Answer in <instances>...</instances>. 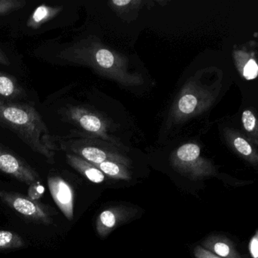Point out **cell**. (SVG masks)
<instances>
[{"label": "cell", "instance_id": "cell-10", "mask_svg": "<svg viewBox=\"0 0 258 258\" xmlns=\"http://www.w3.org/2000/svg\"><path fill=\"white\" fill-rule=\"evenodd\" d=\"M25 246V240L19 234L11 231L0 230V250L22 248Z\"/></svg>", "mask_w": 258, "mask_h": 258}, {"label": "cell", "instance_id": "cell-23", "mask_svg": "<svg viewBox=\"0 0 258 258\" xmlns=\"http://www.w3.org/2000/svg\"><path fill=\"white\" fill-rule=\"evenodd\" d=\"M112 3L114 5L119 6V7H124L131 4V0H114Z\"/></svg>", "mask_w": 258, "mask_h": 258}, {"label": "cell", "instance_id": "cell-21", "mask_svg": "<svg viewBox=\"0 0 258 258\" xmlns=\"http://www.w3.org/2000/svg\"><path fill=\"white\" fill-rule=\"evenodd\" d=\"M194 255L196 258H222L214 254L201 245H198L195 247Z\"/></svg>", "mask_w": 258, "mask_h": 258}, {"label": "cell", "instance_id": "cell-22", "mask_svg": "<svg viewBox=\"0 0 258 258\" xmlns=\"http://www.w3.org/2000/svg\"><path fill=\"white\" fill-rule=\"evenodd\" d=\"M10 59L7 56V54L0 49V64H4V66H10Z\"/></svg>", "mask_w": 258, "mask_h": 258}, {"label": "cell", "instance_id": "cell-18", "mask_svg": "<svg viewBox=\"0 0 258 258\" xmlns=\"http://www.w3.org/2000/svg\"><path fill=\"white\" fill-rule=\"evenodd\" d=\"M234 146L238 152L244 156H250L252 154V149L250 144L244 139L239 138V137L235 139L234 141Z\"/></svg>", "mask_w": 258, "mask_h": 258}, {"label": "cell", "instance_id": "cell-2", "mask_svg": "<svg viewBox=\"0 0 258 258\" xmlns=\"http://www.w3.org/2000/svg\"><path fill=\"white\" fill-rule=\"evenodd\" d=\"M0 200L21 215L33 221L50 225L53 223V211L51 207L28 196L0 189Z\"/></svg>", "mask_w": 258, "mask_h": 258}, {"label": "cell", "instance_id": "cell-20", "mask_svg": "<svg viewBox=\"0 0 258 258\" xmlns=\"http://www.w3.org/2000/svg\"><path fill=\"white\" fill-rule=\"evenodd\" d=\"M249 253L250 257L258 258V231L255 232L254 235L251 237L248 244Z\"/></svg>", "mask_w": 258, "mask_h": 258}, {"label": "cell", "instance_id": "cell-16", "mask_svg": "<svg viewBox=\"0 0 258 258\" xmlns=\"http://www.w3.org/2000/svg\"><path fill=\"white\" fill-rule=\"evenodd\" d=\"M45 188L40 182H34L29 185L28 196L31 200L39 201L44 194Z\"/></svg>", "mask_w": 258, "mask_h": 258}, {"label": "cell", "instance_id": "cell-6", "mask_svg": "<svg viewBox=\"0 0 258 258\" xmlns=\"http://www.w3.org/2000/svg\"><path fill=\"white\" fill-rule=\"evenodd\" d=\"M202 247L222 258H244L235 248V244L226 237L213 235L205 238Z\"/></svg>", "mask_w": 258, "mask_h": 258}, {"label": "cell", "instance_id": "cell-7", "mask_svg": "<svg viewBox=\"0 0 258 258\" xmlns=\"http://www.w3.org/2000/svg\"><path fill=\"white\" fill-rule=\"evenodd\" d=\"M66 160L71 167L78 170L91 182L94 183H101L105 180V174L94 164L86 161L84 158L74 154L67 153Z\"/></svg>", "mask_w": 258, "mask_h": 258}, {"label": "cell", "instance_id": "cell-5", "mask_svg": "<svg viewBox=\"0 0 258 258\" xmlns=\"http://www.w3.org/2000/svg\"><path fill=\"white\" fill-rule=\"evenodd\" d=\"M47 182L54 202L64 217L72 220L75 214V191L72 185L58 176H49Z\"/></svg>", "mask_w": 258, "mask_h": 258}, {"label": "cell", "instance_id": "cell-12", "mask_svg": "<svg viewBox=\"0 0 258 258\" xmlns=\"http://www.w3.org/2000/svg\"><path fill=\"white\" fill-rule=\"evenodd\" d=\"M200 148L195 144H185L181 146L176 152L179 164L196 161L200 156Z\"/></svg>", "mask_w": 258, "mask_h": 258}, {"label": "cell", "instance_id": "cell-13", "mask_svg": "<svg viewBox=\"0 0 258 258\" xmlns=\"http://www.w3.org/2000/svg\"><path fill=\"white\" fill-rule=\"evenodd\" d=\"M93 59L99 67L110 69L114 63V57L108 49H99L93 53Z\"/></svg>", "mask_w": 258, "mask_h": 258}, {"label": "cell", "instance_id": "cell-19", "mask_svg": "<svg viewBox=\"0 0 258 258\" xmlns=\"http://www.w3.org/2000/svg\"><path fill=\"white\" fill-rule=\"evenodd\" d=\"M242 123L246 131L250 132L254 129L255 126H256V118L251 111L246 110L243 112Z\"/></svg>", "mask_w": 258, "mask_h": 258}, {"label": "cell", "instance_id": "cell-17", "mask_svg": "<svg viewBox=\"0 0 258 258\" xmlns=\"http://www.w3.org/2000/svg\"><path fill=\"white\" fill-rule=\"evenodd\" d=\"M243 75L247 80H253L257 77L258 66L253 59L249 60L244 66Z\"/></svg>", "mask_w": 258, "mask_h": 258}, {"label": "cell", "instance_id": "cell-15", "mask_svg": "<svg viewBox=\"0 0 258 258\" xmlns=\"http://www.w3.org/2000/svg\"><path fill=\"white\" fill-rule=\"evenodd\" d=\"M197 99L192 95H185L179 102V108L184 114H190L194 111L197 105Z\"/></svg>", "mask_w": 258, "mask_h": 258}, {"label": "cell", "instance_id": "cell-14", "mask_svg": "<svg viewBox=\"0 0 258 258\" xmlns=\"http://www.w3.org/2000/svg\"><path fill=\"white\" fill-rule=\"evenodd\" d=\"M27 3L24 0H0V16L8 15L24 8Z\"/></svg>", "mask_w": 258, "mask_h": 258}, {"label": "cell", "instance_id": "cell-8", "mask_svg": "<svg viewBox=\"0 0 258 258\" xmlns=\"http://www.w3.org/2000/svg\"><path fill=\"white\" fill-rule=\"evenodd\" d=\"M25 95L23 87L15 77L0 72V100L11 102Z\"/></svg>", "mask_w": 258, "mask_h": 258}, {"label": "cell", "instance_id": "cell-9", "mask_svg": "<svg viewBox=\"0 0 258 258\" xmlns=\"http://www.w3.org/2000/svg\"><path fill=\"white\" fill-rule=\"evenodd\" d=\"M62 10V7H51L44 4L40 6L30 16L27 22V26L31 29H38L46 22L56 17Z\"/></svg>", "mask_w": 258, "mask_h": 258}, {"label": "cell", "instance_id": "cell-4", "mask_svg": "<svg viewBox=\"0 0 258 258\" xmlns=\"http://www.w3.org/2000/svg\"><path fill=\"white\" fill-rule=\"evenodd\" d=\"M137 214V210L135 208L123 205L111 207L104 210L96 219V229L97 233L102 238L106 237L115 228L129 221Z\"/></svg>", "mask_w": 258, "mask_h": 258}, {"label": "cell", "instance_id": "cell-3", "mask_svg": "<svg viewBox=\"0 0 258 258\" xmlns=\"http://www.w3.org/2000/svg\"><path fill=\"white\" fill-rule=\"evenodd\" d=\"M0 171L28 185L40 182L38 173L0 144Z\"/></svg>", "mask_w": 258, "mask_h": 258}, {"label": "cell", "instance_id": "cell-11", "mask_svg": "<svg viewBox=\"0 0 258 258\" xmlns=\"http://www.w3.org/2000/svg\"><path fill=\"white\" fill-rule=\"evenodd\" d=\"M95 166L104 174L108 175L110 177L119 179H129L131 178L128 172L114 161H104Z\"/></svg>", "mask_w": 258, "mask_h": 258}, {"label": "cell", "instance_id": "cell-1", "mask_svg": "<svg viewBox=\"0 0 258 258\" xmlns=\"http://www.w3.org/2000/svg\"><path fill=\"white\" fill-rule=\"evenodd\" d=\"M0 125L16 133L33 151L54 162L58 149L55 140L35 108L0 100Z\"/></svg>", "mask_w": 258, "mask_h": 258}]
</instances>
